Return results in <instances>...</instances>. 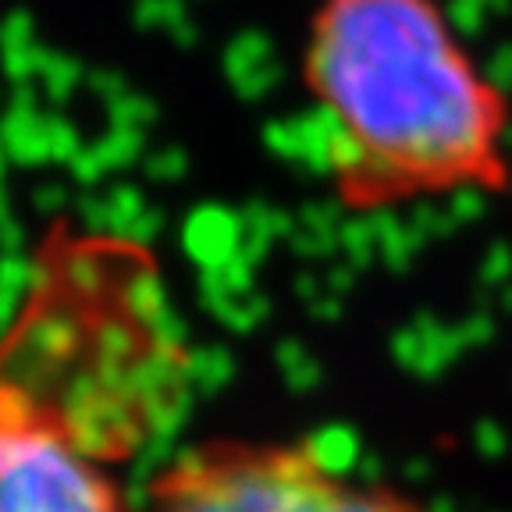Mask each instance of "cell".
I'll use <instances>...</instances> for the list:
<instances>
[{"label": "cell", "instance_id": "obj_3", "mask_svg": "<svg viewBox=\"0 0 512 512\" xmlns=\"http://www.w3.org/2000/svg\"><path fill=\"white\" fill-rule=\"evenodd\" d=\"M150 512H431L409 491L338 470L306 441L217 438L153 477Z\"/></svg>", "mask_w": 512, "mask_h": 512}, {"label": "cell", "instance_id": "obj_2", "mask_svg": "<svg viewBox=\"0 0 512 512\" xmlns=\"http://www.w3.org/2000/svg\"><path fill=\"white\" fill-rule=\"evenodd\" d=\"M303 86L352 214L512 189V104L441 0H320Z\"/></svg>", "mask_w": 512, "mask_h": 512}, {"label": "cell", "instance_id": "obj_1", "mask_svg": "<svg viewBox=\"0 0 512 512\" xmlns=\"http://www.w3.org/2000/svg\"><path fill=\"white\" fill-rule=\"evenodd\" d=\"M182 392L185 352L150 256L54 235L0 338V512H132L121 470Z\"/></svg>", "mask_w": 512, "mask_h": 512}]
</instances>
